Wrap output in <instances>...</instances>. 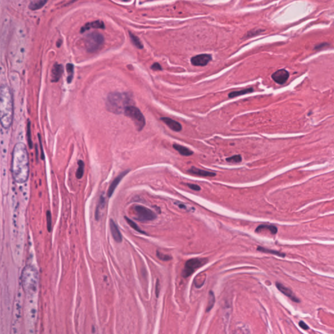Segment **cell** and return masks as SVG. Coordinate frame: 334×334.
<instances>
[{
  "label": "cell",
  "instance_id": "obj_1",
  "mask_svg": "<svg viewBox=\"0 0 334 334\" xmlns=\"http://www.w3.org/2000/svg\"><path fill=\"white\" fill-rule=\"evenodd\" d=\"M11 171L17 184L27 182L30 175L29 156L24 143L18 142L13 148Z\"/></svg>",
  "mask_w": 334,
  "mask_h": 334
},
{
  "label": "cell",
  "instance_id": "obj_2",
  "mask_svg": "<svg viewBox=\"0 0 334 334\" xmlns=\"http://www.w3.org/2000/svg\"><path fill=\"white\" fill-rule=\"evenodd\" d=\"M14 114L13 98L10 88L6 85L0 87V123L8 129L12 125Z\"/></svg>",
  "mask_w": 334,
  "mask_h": 334
},
{
  "label": "cell",
  "instance_id": "obj_3",
  "mask_svg": "<svg viewBox=\"0 0 334 334\" xmlns=\"http://www.w3.org/2000/svg\"><path fill=\"white\" fill-rule=\"evenodd\" d=\"M21 285L26 296L37 295L39 274L32 265H26L21 274Z\"/></svg>",
  "mask_w": 334,
  "mask_h": 334
},
{
  "label": "cell",
  "instance_id": "obj_4",
  "mask_svg": "<svg viewBox=\"0 0 334 334\" xmlns=\"http://www.w3.org/2000/svg\"><path fill=\"white\" fill-rule=\"evenodd\" d=\"M131 98L127 93L113 92L108 95L106 101V109L112 113H124L131 105Z\"/></svg>",
  "mask_w": 334,
  "mask_h": 334
},
{
  "label": "cell",
  "instance_id": "obj_5",
  "mask_svg": "<svg viewBox=\"0 0 334 334\" xmlns=\"http://www.w3.org/2000/svg\"><path fill=\"white\" fill-rule=\"evenodd\" d=\"M37 316V295L26 296L25 326L26 334H35Z\"/></svg>",
  "mask_w": 334,
  "mask_h": 334
},
{
  "label": "cell",
  "instance_id": "obj_6",
  "mask_svg": "<svg viewBox=\"0 0 334 334\" xmlns=\"http://www.w3.org/2000/svg\"><path fill=\"white\" fill-rule=\"evenodd\" d=\"M22 292H18L15 299L14 311H13V318L11 331L12 334H19L20 332L21 318H22Z\"/></svg>",
  "mask_w": 334,
  "mask_h": 334
},
{
  "label": "cell",
  "instance_id": "obj_7",
  "mask_svg": "<svg viewBox=\"0 0 334 334\" xmlns=\"http://www.w3.org/2000/svg\"><path fill=\"white\" fill-rule=\"evenodd\" d=\"M104 35L99 32H93L88 34L85 39V45L89 53H95L102 48L104 43Z\"/></svg>",
  "mask_w": 334,
  "mask_h": 334
},
{
  "label": "cell",
  "instance_id": "obj_8",
  "mask_svg": "<svg viewBox=\"0 0 334 334\" xmlns=\"http://www.w3.org/2000/svg\"><path fill=\"white\" fill-rule=\"evenodd\" d=\"M124 114L133 120L137 130L140 131L144 127L146 120H145L144 115L138 108L133 106H129L126 108Z\"/></svg>",
  "mask_w": 334,
  "mask_h": 334
},
{
  "label": "cell",
  "instance_id": "obj_9",
  "mask_svg": "<svg viewBox=\"0 0 334 334\" xmlns=\"http://www.w3.org/2000/svg\"><path fill=\"white\" fill-rule=\"evenodd\" d=\"M207 258H194L190 259L185 264L184 270L182 272V276L185 278H188L198 268H201L208 263Z\"/></svg>",
  "mask_w": 334,
  "mask_h": 334
},
{
  "label": "cell",
  "instance_id": "obj_10",
  "mask_svg": "<svg viewBox=\"0 0 334 334\" xmlns=\"http://www.w3.org/2000/svg\"><path fill=\"white\" fill-rule=\"evenodd\" d=\"M134 211L135 215H136L135 219L137 221H141V222L153 221L157 217V215L154 211L148 208L142 207V206H135Z\"/></svg>",
  "mask_w": 334,
  "mask_h": 334
},
{
  "label": "cell",
  "instance_id": "obj_11",
  "mask_svg": "<svg viewBox=\"0 0 334 334\" xmlns=\"http://www.w3.org/2000/svg\"><path fill=\"white\" fill-rule=\"evenodd\" d=\"M212 60V56L211 55L209 54H202L197 55L193 57L191 59V62L193 66H206L209 64Z\"/></svg>",
  "mask_w": 334,
  "mask_h": 334
},
{
  "label": "cell",
  "instance_id": "obj_12",
  "mask_svg": "<svg viewBox=\"0 0 334 334\" xmlns=\"http://www.w3.org/2000/svg\"><path fill=\"white\" fill-rule=\"evenodd\" d=\"M289 72L286 70H280L272 74V79L278 85H284L289 79Z\"/></svg>",
  "mask_w": 334,
  "mask_h": 334
},
{
  "label": "cell",
  "instance_id": "obj_13",
  "mask_svg": "<svg viewBox=\"0 0 334 334\" xmlns=\"http://www.w3.org/2000/svg\"><path fill=\"white\" fill-rule=\"evenodd\" d=\"M276 285L279 291L281 292L283 295L287 296V297H289L290 299H292V300L295 301L296 303L299 302V299L296 297L293 292L292 291L291 289H289V288L286 287L285 286L280 283V282H276Z\"/></svg>",
  "mask_w": 334,
  "mask_h": 334
},
{
  "label": "cell",
  "instance_id": "obj_14",
  "mask_svg": "<svg viewBox=\"0 0 334 334\" xmlns=\"http://www.w3.org/2000/svg\"><path fill=\"white\" fill-rule=\"evenodd\" d=\"M129 170L123 171V173L120 174V175L118 176V177H116V178L114 179L113 182H112V184H110L109 188H108V190L107 195L108 197H111L112 194L114 193V191H115L116 188H117L118 184H119L120 182H121V180L122 179H123V177L125 176L127 173H129Z\"/></svg>",
  "mask_w": 334,
  "mask_h": 334
},
{
  "label": "cell",
  "instance_id": "obj_15",
  "mask_svg": "<svg viewBox=\"0 0 334 334\" xmlns=\"http://www.w3.org/2000/svg\"><path fill=\"white\" fill-rule=\"evenodd\" d=\"M110 229L111 231L112 237L118 243H121L122 242V235L120 232V229L118 228V225L114 222L113 220L110 219Z\"/></svg>",
  "mask_w": 334,
  "mask_h": 334
},
{
  "label": "cell",
  "instance_id": "obj_16",
  "mask_svg": "<svg viewBox=\"0 0 334 334\" xmlns=\"http://www.w3.org/2000/svg\"><path fill=\"white\" fill-rule=\"evenodd\" d=\"M188 173L202 177H214L216 176V174L213 173V172L204 171V170L197 169V168L194 167L189 169Z\"/></svg>",
  "mask_w": 334,
  "mask_h": 334
},
{
  "label": "cell",
  "instance_id": "obj_17",
  "mask_svg": "<svg viewBox=\"0 0 334 334\" xmlns=\"http://www.w3.org/2000/svg\"><path fill=\"white\" fill-rule=\"evenodd\" d=\"M64 72V68L62 65L55 64L52 70V81L56 83L60 80Z\"/></svg>",
  "mask_w": 334,
  "mask_h": 334
},
{
  "label": "cell",
  "instance_id": "obj_18",
  "mask_svg": "<svg viewBox=\"0 0 334 334\" xmlns=\"http://www.w3.org/2000/svg\"><path fill=\"white\" fill-rule=\"evenodd\" d=\"M91 28H95V29H104L105 24L103 21L101 20H96L94 22L87 23L85 24L83 28H81V33H84V32L87 31L91 29Z\"/></svg>",
  "mask_w": 334,
  "mask_h": 334
},
{
  "label": "cell",
  "instance_id": "obj_19",
  "mask_svg": "<svg viewBox=\"0 0 334 334\" xmlns=\"http://www.w3.org/2000/svg\"><path fill=\"white\" fill-rule=\"evenodd\" d=\"M161 120L164 123L167 124V125L169 126V127L171 128L172 130L176 131V132H178V131L182 130V125H181V124L178 123V122L175 121V120L169 118H161Z\"/></svg>",
  "mask_w": 334,
  "mask_h": 334
},
{
  "label": "cell",
  "instance_id": "obj_20",
  "mask_svg": "<svg viewBox=\"0 0 334 334\" xmlns=\"http://www.w3.org/2000/svg\"><path fill=\"white\" fill-rule=\"evenodd\" d=\"M266 230L270 232L271 234L272 235H275L278 232V228L274 225H259L257 229H255L256 233H260V232H263V231Z\"/></svg>",
  "mask_w": 334,
  "mask_h": 334
},
{
  "label": "cell",
  "instance_id": "obj_21",
  "mask_svg": "<svg viewBox=\"0 0 334 334\" xmlns=\"http://www.w3.org/2000/svg\"><path fill=\"white\" fill-rule=\"evenodd\" d=\"M173 148H175L176 150L182 156H190L193 154V151L186 148V147L182 146V145L175 144L173 145Z\"/></svg>",
  "mask_w": 334,
  "mask_h": 334
},
{
  "label": "cell",
  "instance_id": "obj_22",
  "mask_svg": "<svg viewBox=\"0 0 334 334\" xmlns=\"http://www.w3.org/2000/svg\"><path fill=\"white\" fill-rule=\"evenodd\" d=\"M105 205V198L104 196L101 195L97 206L96 211H95V219L96 220H99L100 218V212L104 209Z\"/></svg>",
  "mask_w": 334,
  "mask_h": 334
},
{
  "label": "cell",
  "instance_id": "obj_23",
  "mask_svg": "<svg viewBox=\"0 0 334 334\" xmlns=\"http://www.w3.org/2000/svg\"><path fill=\"white\" fill-rule=\"evenodd\" d=\"M254 89L253 88H249L242 89L239 91H234L232 92L229 93L228 97L229 98L232 99L234 97L240 96V95H244L247 94V93L253 92Z\"/></svg>",
  "mask_w": 334,
  "mask_h": 334
},
{
  "label": "cell",
  "instance_id": "obj_24",
  "mask_svg": "<svg viewBox=\"0 0 334 334\" xmlns=\"http://www.w3.org/2000/svg\"><path fill=\"white\" fill-rule=\"evenodd\" d=\"M47 1L45 0H35L30 3L29 9L32 11L38 10L42 8Z\"/></svg>",
  "mask_w": 334,
  "mask_h": 334
},
{
  "label": "cell",
  "instance_id": "obj_25",
  "mask_svg": "<svg viewBox=\"0 0 334 334\" xmlns=\"http://www.w3.org/2000/svg\"><path fill=\"white\" fill-rule=\"evenodd\" d=\"M257 250H258L259 251L263 252V253L272 254V255L279 256V257H285V253H281V252L275 251V250L266 249V248L261 247V246H259L258 248H257Z\"/></svg>",
  "mask_w": 334,
  "mask_h": 334
},
{
  "label": "cell",
  "instance_id": "obj_26",
  "mask_svg": "<svg viewBox=\"0 0 334 334\" xmlns=\"http://www.w3.org/2000/svg\"><path fill=\"white\" fill-rule=\"evenodd\" d=\"M78 165H79V168L76 171V177H77V179H81L83 176L84 173H85V163L80 160L78 162Z\"/></svg>",
  "mask_w": 334,
  "mask_h": 334
},
{
  "label": "cell",
  "instance_id": "obj_27",
  "mask_svg": "<svg viewBox=\"0 0 334 334\" xmlns=\"http://www.w3.org/2000/svg\"><path fill=\"white\" fill-rule=\"evenodd\" d=\"M215 301L214 293L213 291H211L209 293V303H208V305L207 307V312H210L213 308V305H214Z\"/></svg>",
  "mask_w": 334,
  "mask_h": 334
},
{
  "label": "cell",
  "instance_id": "obj_28",
  "mask_svg": "<svg viewBox=\"0 0 334 334\" xmlns=\"http://www.w3.org/2000/svg\"><path fill=\"white\" fill-rule=\"evenodd\" d=\"M125 219L128 224L130 225L131 228H133L135 230L137 231V232H139V233L146 234L144 231H143L142 229L139 228V227L137 225L136 223L133 222L132 220H131L130 219L128 218L127 217H125Z\"/></svg>",
  "mask_w": 334,
  "mask_h": 334
},
{
  "label": "cell",
  "instance_id": "obj_29",
  "mask_svg": "<svg viewBox=\"0 0 334 334\" xmlns=\"http://www.w3.org/2000/svg\"><path fill=\"white\" fill-rule=\"evenodd\" d=\"M129 35H130L131 40V41H132L133 45L136 46L138 49H143V45L142 43H141L140 39H139L136 35H135L134 34H131V32L129 33Z\"/></svg>",
  "mask_w": 334,
  "mask_h": 334
},
{
  "label": "cell",
  "instance_id": "obj_30",
  "mask_svg": "<svg viewBox=\"0 0 334 334\" xmlns=\"http://www.w3.org/2000/svg\"><path fill=\"white\" fill-rule=\"evenodd\" d=\"M67 71L68 72V83H71L72 78H73L74 74V66L71 64H67L66 66Z\"/></svg>",
  "mask_w": 334,
  "mask_h": 334
},
{
  "label": "cell",
  "instance_id": "obj_31",
  "mask_svg": "<svg viewBox=\"0 0 334 334\" xmlns=\"http://www.w3.org/2000/svg\"><path fill=\"white\" fill-rule=\"evenodd\" d=\"M47 225L48 231L51 232L53 230V223H52V215H51V211H47Z\"/></svg>",
  "mask_w": 334,
  "mask_h": 334
},
{
  "label": "cell",
  "instance_id": "obj_32",
  "mask_svg": "<svg viewBox=\"0 0 334 334\" xmlns=\"http://www.w3.org/2000/svg\"><path fill=\"white\" fill-rule=\"evenodd\" d=\"M226 161L231 163H239L242 161V156L240 155L233 156L232 157L227 158Z\"/></svg>",
  "mask_w": 334,
  "mask_h": 334
},
{
  "label": "cell",
  "instance_id": "obj_33",
  "mask_svg": "<svg viewBox=\"0 0 334 334\" xmlns=\"http://www.w3.org/2000/svg\"><path fill=\"white\" fill-rule=\"evenodd\" d=\"M264 31V30L261 29L251 30V31L247 32V34L245 35V38L253 37L254 36L259 35Z\"/></svg>",
  "mask_w": 334,
  "mask_h": 334
},
{
  "label": "cell",
  "instance_id": "obj_34",
  "mask_svg": "<svg viewBox=\"0 0 334 334\" xmlns=\"http://www.w3.org/2000/svg\"><path fill=\"white\" fill-rule=\"evenodd\" d=\"M157 257L158 259L163 261H169L172 259L171 256L165 255V254L162 253L158 251H157Z\"/></svg>",
  "mask_w": 334,
  "mask_h": 334
},
{
  "label": "cell",
  "instance_id": "obj_35",
  "mask_svg": "<svg viewBox=\"0 0 334 334\" xmlns=\"http://www.w3.org/2000/svg\"><path fill=\"white\" fill-rule=\"evenodd\" d=\"M27 137L28 144H29L30 148H32V141L31 138V131H30V122H28V124Z\"/></svg>",
  "mask_w": 334,
  "mask_h": 334
},
{
  "label": "cell",
  "instance_id": "obj_36",
  "mask_svg": "<svg viewBox=\"0 0 334 334\" xmlns=\"http://www.w3.org/2000/svg\"><path fill=\"white\" fill-rule=\"evenodd\" d=\"M186 185L188 186V188L191 189V190L196 191V192H199V191L201 190L200 187L198 186V185L193 184H186Z\"/></svg>",
  "mask_w": 334,
  "mask_h": 334
},
{
  "label": "cell",
  "instance_id": "obj_37",
  "mask_svg": "<svg viewBox=\"0 0 334 334\" xmlns=\"http://www.w3.org/2000/svg\"><path fill=\"white\" fill-rule=\"evenodd\" d=\"M329 46L330 44L327 43H322L321 44H319V45H316V47H315V50H316V51H318V50L323 49L325 47H329Z\"/></svg>",
  "mask_w": 334,
  "mask_h": 334
},
{
  "label": "cell",
  "instance_id": "obj_38",
  "mask_svg": "<svg viewBox=\"0 0 334 334\" xmlns=\"http://www.w3.org/2000/svg\"><path fill=\"white\" fill-rule=\"evenodd\" d=\"M159 293H160V282L159 281V280H158L157 281H156V297H157V298L159 297Z\"/></svg>",
  "mask_w": 334,
  "mask_h": 334
},
{
  "label": "cell",
  "instance_id": "obj_39",
  "mask_svg": "<svg viewBox=\"0 0 334 334\" xmlns=\"http://www.w3.org/2000/svg\"><path fill=\"white\" fill-rule=\"evenodd\" d=\"M152 70H161V66H160L159 64H158V63H155V64H154L152 65Z\"/></svg>",
  "mask_w": 334,
  "mask_h": 334
},
{
  "label": "cell",
  "instance_id": "obj_40",
  "mask_svg": "<svg viewBox=\"0 0 334 334\" xmlns=\"http://www.w3.org/2000/svg\"><path fill=\"white\" fill-rule=\"evenodd\" d=\"M299 327L302 328V329L307 330L310 329V328H309V326L307 325L303 321H300L299 322Z\"/></svg>",
  "mask_w": 334,
  "mask_h": 334
},
{
  "label": "cell",
  "instance_id": "obj_41",
  "mask_svg": "<svg viewBox=\"0 0 334 334\" xmlns=\"http://www.w3.org/2000/svg\"><path fill=\"white\" fill-rule=\"evenodd\" d=\"M178 206L180 208V209H186V205H184V204L179 203Z\"/></svg>",
  "mask_w": 334,
  "mask_h": 334
},
{
  "label": "cell",
  "instance_id": "obj_42",
  "mask_svg": "<svg viewBox=\"0 0 334 334\" xmlns=\"http://www.w3.org/2000/svg\"><path fill=\"white\" fill-rule=\"evenodd\" d=\"M61 44H62V41H59L58 43H57V46H58V47H60Z\"/></svg>",
  "mask_w": 334,
  "mask_h": 334
}]
</instances>
